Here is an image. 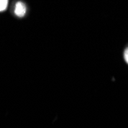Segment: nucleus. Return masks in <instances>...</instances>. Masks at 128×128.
<instances>
[{
  "label": "nucleus",
  "mask_w": 128,
  "mask_h": 128,
  "mask_svg": "<svg viewBox=\"0 0 128 128\" xmlns=\"http://www.w3.org/2000/svg\"><path fill=\"white\" fill-rule=\"evenodd\" d=\"M8 1H7V0H0V12L6 9L8 6Z\"/></svg>",
  "instance_id": "2"
},
{
  "label": "nucleus",
  "mask_w": 128,
  "mask_h": 128,
  "mask_svg": "<svg viewBox=\"0 0 128 128\" xmlns=\"http://www.w3.org/2000/svg\"><path fill=\"white\" fill-rule=\"evenodd\" d=\"M124 59L128 64V48H126L124 52Z\"/></svg>",
  "instance_id": "3"
},
{
  "label": "nucleus",
  "mask_w": 128,
  "mask_h": 128,
  "mask_svg": "<svg viewBox=\"0 0 128 128\" xmlns=\"http://www.w3.org/2000/svg\"><path fill=\"white\" fill-rule=\"evenodd\" d=\"M26 13V5L22 2H18L16 4L15 7V14L18 17H23Z\"/></svg>",
  "instance_id": "1"
}]
</instances>
